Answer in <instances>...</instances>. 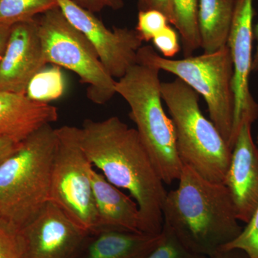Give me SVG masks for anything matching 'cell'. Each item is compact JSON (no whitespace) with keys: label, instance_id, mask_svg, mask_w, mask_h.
<instances>
[{"label":"cell","instance_id":"2e32d148","mask_svg":"<svg viewBox=\"0 0 258 258\" xmlns=\"http://www.w3.org/2000/svg\"><path fill=\"white\" fill-rule=\"evenodd\" d=\"M83 258H144L162 240L160 234L106 230L96 233Z\"/></svg>","mask_w":258,"mask_h":258},{"label":"cell","instance_id":"9a60e30c","mask_svg":"<svg viewBox=\"0 0 258 258\" xmlns=\"http://www.w3.org/2000/svg\"><path fill=\"white\" fill-rule=\"evenodd\" d=\"M91 180L98 217L97 233L106 230L142 232L140 212L135 200L94 169L91 173Z\"/></svg>","mask_w":258,"mask_h":258},{"label":"cell","instance_id":"d4e9b609","mask_svg":"<svg viewBox=\"0 0 258 258\" xmlns=\"http://www.w3.org/2000/svg\"><path fill=\"white\" fill-rule=\"evenodd\" d=\"M154 46L162 53L163 57L170 59L179 52V35L174 28L168 25L152 40Z\"/></svg>","mask_w":258,"mask_h":258},{"label":"cell","instance_id":"7402d4cb","mask_svg":"<svg viewBox=\"0 0 258 258\" xmlns=\"http://www.w3.org/2000/svg\"><path fill=\"white\" fill-rule=\"evenodd\" d=\"M231 249H240L249 258H258V206L252 219L244 227L240 235L222 246L219 250Z\"/></svg>","mask_w":258,"mask_h":258},{"label":"cell","instance_id":"ac0fdd59","mask_svg":"<svg viewBox=\"0 0 258 258\" xmlns=\"http://www.w3.org/2000/svg\"><path fill=\"white\" fill-rule=\"evenodd\" d=\"M174 25L181 35L184 57L201 47L198 25L199 0H172Z\"/></svg>","mask_w":258,"mask_h":258},{"label":"cell","instance_id":"603a6c76","mask_svg":"<svg viewBox=\"0 0 258 258\" xmlns=\"http://www.w3.org/2000/svg\"><path fill=\"white\" fill-rule=\"evenodd\" d=\"M169 24L165 15L158 10H139L136 30L143 41L149 42Z\"/></svg>","mask_w":258,"mask_h":258},{"label":"cell","instance_id":"83f0119b","mask_svg":"<svg viewBox=\"0 0 258 258\" xmlns=\"http://www.w3.org/2000/svg\"><path fill=\"white\" fill-rule=\"evenodd\" d=\"M20 144L10 139L0 138V164L18 149Z\"/></svg>","mask_w":258,"mask_h":258},{"label":"cell","instance_id":"e0dca14e","mask_svg":"<svg viewBox=\"0 0 258 258\" xmlns=\"http://www.w3.org/2000/svg\"><path fill=\"white\" fill-rule=\"evenodd\" d=\"M236 0H199L198 25L205 53L227 45Z\"/></svg>","mask_w":258,"mask_h":258},{"label":"cell","instance_id":"52a82bcc","mask_svg":"<svg viewBox=\"0 0 258 258\" xmlns=\"http://www.w3.org/2000/svg\"><path fill=\"white\" fill-rule=\"evenodd\" d=\"M38 34L47 63L69 70L87 85V97L106 104L116 94L115 81L100 60L87 38L73 26L60 8L37 18Z\"/></svg>","mask_w":258,"mask_h":258},{"label":"cell","instance_id":"4316f807","mask_svg":"<svg viewBox=\"0 0 258 258\" xmlns=\"http://www.w3.org/2000/svg\"><path fill=\"white\" fill-rule=\"evenodd\" d=\"M78 5L91 13H98L106 8L117 10L121 9L124 3L123 0H74Z\"/></svg>","mask_w":258,"mask_h":258},{"label":"cell","instance_id":"1f68e13d","mask_svg":"<svg viewBox=\"0 0 258 258\" xmlns=\"http://www.w3.org/2000/svg\"><path fill=\"white\" fill-rule=\"evenodd\" d=\"M256 140H257V145H258V133L257 134V139H256Z\"/></svg>","mask_w":258,"mask_h":258},{"label":"cell","instance_id":"f1b7e54d","mask_svg":"<svg viewBox=\"0 0 258 258\" xmlns=\"http://www.w3.org/2000/svg\"><path fill=\"white\" fill-rule=\"evenodd\" d=\"M209 258H249L247 254L240 249L219 250Z\"/></svg>","mask_w":258,"mask_h":258},{"label":"cell","instance_id":"7c38bea8","mask_svg":"<svg viewBox=\"0 0 258 258\" xmlns=\"http://www.w3.org/2000/svg\"><path fill=\"white\" fill-rule=\"evenodd\" d=\"M47 64L37 18L15 24L0 62V91L26 94L32 78Z\"/></svg>","mask_w":258,"mask_h":258},{"label":"cell","instance_id":"6da1fadb","mask_svg":"<svg viewBox=\"0 0 258 258\" xmlns=\"http://www.w3.org/2000/svg\"><path fill=\"white\" fill-rule=\"evenodd\" d=\"M81 147L93 166L112 184L127 190L139 207L141 230L160 234L168 191L137 129L119 118L86 119L80 128Z\"/></svg>","mask_w":258,"mask_h":258},{"label":"cell","instance_id":"8992f818","mask_svg":"<svg viewBox=\"0 0 258 258\" xmlns=\"http://www.w3.org/2000/svg\"><path fill=\"white\" fill-rule=\"evenodd\" d=\"M137 62L175 75L201 95L208 105L210 120L231 149L235 98L233 64L227 45L215 52L179 60L166 58L152 46L143 45L137 52Z\"/></svg>","mask_w":258,"mask_h":258},{"label":"cell","instance_id":"ffe728a7","mask_svg":"<svg viewBox=\"0 0 258 258\" xmlns=\"http://www.w3.org/2000/svg\"><path fill=\"white\" fill-rule=\"evenodd\" d=\"M66 82L59 66H45L32 78L27 88L26 96L33 101L48 103L63 95Z\"/></svg>","mask_w":258,"mask_h":258},{"label":"cell","instance_id":"f546056e","mask_svg":"<svg viewBox=\"0 0 258 258\" xmlns=\"http://www.w3.org/2000/svg\"><path fill=\"white\" fill-rule=\"evenodd\" d=\"M10 29H11V27L0 25V62L3 59L8 38H9Z\"/></svg>","mask_w":258,"mask_h":258},{"label":"cell","instance_id":"5bb4252c","mask_svg":"<svg viewBox=\"0 0 258 258\" xmlns=\"http://www.w3.org/2000/svg\"><path fill=\"white\" fill-rule=\"evenodd\" d=\"M57 119V108L49 103L33 101L26 94L0 91V138L22 143Z\"/></svg>","mask_w":258,"mask_h":258},{"label":"cell","instance_id":"d6a6232c","mask_svg":"<svg viewBox=\"0 0 258 258\" xmlns=\"http://www.w3.org/2000/svg\"></svg>","mask_w":258,"mask_h":258},{"label":"cell","instance_id":"8fae6325","mask_svg":"<svg viewBox=\"0 0 258 258\" xmlns=\"http://www.w3.org/2000/svg\"><path fill=\"white\" fill-rule=\"evenodd\" d=\"M19 234L23 258H74L89 235L51 201Z\"/></svg>","mask_w":258,"mask_h":258},{"label":"cell","instance_id":"4dcf8cb0","mask_svg":"<svg viewBox=\"0 0 258 258\" xmlns=\"http://www.w3.org/2000/svg\"><path fill=\"white\" fill-rule=\"evenodd\" d=\"M253 35L256 41H257V46H256L253 59H252V71H254V72H258V23L256 24L253 28Z\"/></svg>","mask_w":258,"mask_h":258},{"label":"cell","instance_id":"3957f363","mask_svg":"<svg viewBox=\"0 0 258 258\" xmlns=\"http://www.w3.org/2000/svg\"><path fill=\"white\" fill-rule=\"evenodd\" d=\"M56 128L44 125L0 164V217L19 230L50 200Z\"/></svg>","mask_w":258,"mask_h":258},{"label":"cell","instance_id":"9c48e42d","mask_svg":"<svg viewBox=\"0 0 258 258\" xmlns=\"http://www.w3.org/2000/svg\"><path fill=\"white\" fill-rule=\"evenodd\" d=\"M69 23L88 39L112 77L119 79L137 63V52L143 40L136 29L106 28L93 13L74 0H57Z\"/></svg>","mask_w":258,"mask_h":258},{"label":"cell","instance_id":"44dd1931","mask_svg":"<svg viewBox=\"0 0 258 258\" xmlns=\"http://www.w3.org/2000/svg\"><path fill=\"white\" fill-rule=\"evenodd\" d=\"M162 233L160 243L144 258H209L195 253L185 247L174 232L165 225L163 226Z\"/></svg>","mask_w":258,"mask_h":258},{"label":"cell","instance_id":"30bf717a","mask_svg":"<svg viewBox=\"0 0 258 258\" xmlns=\"http://www.w3.org/2000/svg\"><path fill=\"white\" fill-rule=\"evenodd\" d=\"M253 0H236L227 43L233 64L232 90L235 108L231 137L232 150L242 122L248 120L253 123L258 118V104L249 89L253 59Z\"/></svg>","mask_w":258,"mask_h":258},{"label":"cell","instance_id":"277c9868","mask_svg":"<svg viewBox=\"0 0 258 258\" xmlns=\"http://www.w3.org/2000/svg\"><path fill=\"white\" fill-rule=\"evenodd\" d=\"M157 68L137 62L115 83L130 107L131 118L164 184L178 181L183 165L176 148L175 128L162 105Z\"/></svg>","mask_w":258,"mask_h":258},{"label":"cell","instance_id":"cb8c5ba5","mask_svg":"<svg viewBox=\"0 0 258 258\" xmlns=\"http://www.w3.org/2000/svg\"><path fill=\"white\" fill-rule=\"evenodd\" d=\"M20 230L0 217V258H23Z\"/></svg>","mask_w":258,"mask_h":258},{"label":"cell","instance_id":"7a4b0ae2","mask_svg":"<svg viewBox=\"0 0 258 258\" xmlns=\"http://www.w3.org/2000/svg\"><path fill=\"white\" fill-rule=\"evenodd\" d=\"M178 181L166 195L163 218L185 247L209 257L240 235L244 227L225 184L204 179L186 166Z\"/></svg>","mask_w":258,"mask_h":258},{"label":"cell","instance_id":"484cf974","mask_svg":"<svg viewBox=\"0 0 258 258\" xmlns=\"http://www.w3.org/2000/svg\"><path fill=\"white\" fill-rule=\"evenodd\" d=\"M139 10H156L165 15L169 24L174 25L172 0H139Z\"/></svg>","mask_w":258,"mask_h":258},{"label":"cell","instance_id":"4fadbf2b","mask_svg":"<svg viewBox=\"0 0 258 258\" xmlns=\"http://www.w3.org/2000/svg\"><path fill=\"white\" fill-rule=\"evenodd\" d=\"M252 124L244 120L236 137L224 184L230 191L239 221L247 225L258 206V147Z\"/></svg>","mask_w":258,"mask_h":258},{"label":"cell","instance_id":"d6986e66","mask_svg":"<svg viewBox=\"0 0 258 258\" xmlns=\"http://www.w3.org/2000/svg\"><path fill=\"white\" fill-rule=\"evenodd\" d=\"M57 8V0H0V25L30 21Z\"/></svg>","mask_w":258,"mask_h":258},{"label":"cell","instance_id":"5b68a950","mask_svg":"<svg viewBox=\"0 0 258 258\" xmlns=\"http://www.w3.org/2000/svg\"><path fill=\"white\" fill-rule=\"evenodd\" d=\"M161 93L174 123L176 148L183 165L211 182L224 184L232 149L203 115L199 105L200 95L178 78L161 82Z\"/></svg>","mask_w":258,"mask_h":258},{"label":"cell","instance_id":"ba28073f","mask_svg":"<svg viewBox=\"0 0 258 258\" xmlns=\"http://www.w3.org/2000/svg\"><path fill=\"white\" fill-rule=\"evenodd\" d=\"M56 134L49 201L88 234H96L98 217L91 180L93 166L81 147L80 128L63 125L56 128Z\"/></svg>","mask_w":258,"mask_h":258}]
</instances>
